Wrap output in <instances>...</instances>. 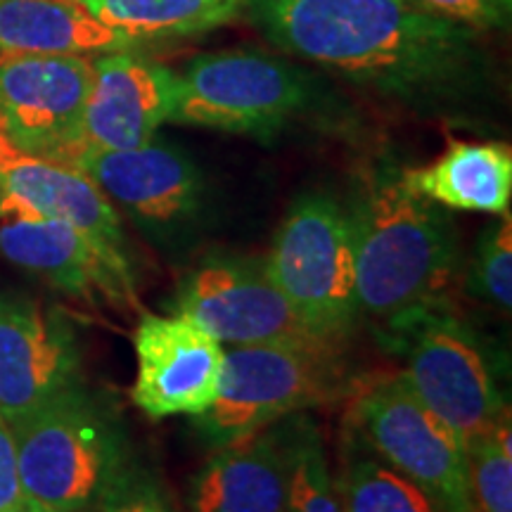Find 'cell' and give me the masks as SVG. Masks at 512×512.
Masks as SVG:
<instances>
[{
    "mask_svg": "<svg viewBox=\"0 0 512 512\" xmlns=\"http://www.w3.org/2000/svg\"><path fill=\"white\" fill-rule=\"evenodd\" d=\"M81 384V347L69 320L27 297L0 294V415L27 418Z\"/></svg>",
    "mask_w": 512,
    "mask_h": 512,
    "instance_id": "obj_13",
    "label": "cell"
},
{
    "mask_svg": "<svg viewBox=\"0 0 512 512\" xmlns=\"http://www.w3.org/2000/svg\"><path fill=\"white\" fill-rule=\"evenodd\" d=\"M403 178L444 209L503 216L512 197V150L505 143L453 140L432 164L403 169Z\"/></svg>",
    "mask_w": 512,
    "mask_h": 512,
    "instance_id": "obj_18",
    "label": "cell"
},
{
    "mask_svg": "<svg viewBox=\"0 0 512 512\" xmlns=\"http://www.w3.org/2000/svg\"><path fill=\"white\" fill-rule=\"evenodd\" d=\"M309 100V81L292 64L256 50L197 55L178 74L174 124L268 136Z\"/></svg>",
    "mask_w": 512,
    "mask_h": 512,
    "instance_id": "obj_8",
    "label": "cell"
},
{
    "mask_svg": "<svg viewBox=\"0 0 512 512\" xmlns=\"http://www.w3.org/2000/svg\"><path fill=\"white\" fill-rule=\"evenodd\" d=\"M72 164L147 230L181 228L200 211L197 166L181 150L155 138L128 150H83Z\"/></svg>",
    "mask_w": 512,
    "mask_h": 512,
    "instance_id": "obj_14",
    "label": "cell"
},
{
    "mask_svg": "<svg viewBox=\"0 0 512 512\" xmlns=\"http://www.w3.org/2000/svg\"><path fill=\"white\" fill-rule=\"evenodd\" d=\"M510 408L491 432L465 448L472 512H512Z\"/></svg>",
    "mask_w": 512,
    "mask_h": 512,
    "instance_id": "obj_23",
    "label": "cell"
},
{
    "mask_svg": "<svg viewBox=\"0 0 512 512\" xmlns=\"http://www.w3.org/2000/svg\"><path fill=\"white\" fill-rule=\"evenodd\" d=\"M10 427L22 494L43 510H100L131 465L117 415L83 384Z\"/></svg>",
    "mask_w": 512,
    "mask_h": 512,
    "instance_id": "obj_3",
    "label": "cell"
},
{
    "mask_svg": "<svg viewBox=\"0 0 512 512\" xmlns=\"http://www.w3.org/2000/svg\"><path fill=\"white\" fill-rule=\"evenodd\" d=\"M344 512H444L425 491L418 489L380 458L347 444L342 472L335 479Z\"/></svg>",
    "mask_w": 512,
    "mask_h": 512,
    "instance_id": "obj_21",
    "label": "cell"
},
{
    "mask_svg": "<svg viewBox=\"0 0 512 512\" xmlns=\"http://www.w3.org/2000/svg\"><path fill=\"white\" fill-rule=\"evenodd\" d=\"M133 46L79 0H0V57L100 55Z\"/></svg>",
    "mask_w": 512,
    "mask_h": 512,
    "instance_id": "obj_19",
    "label": "cell"
},
{
    "mask_svg": "<svg viewBox=\"0 0 512 512\" xmlns=\"http://www.w3.org/2000/svg\"><path fill=\"white\" fill-rule=\"evenodd\" d=\"M0 512H50V510H43L38 508V505L24 501L22 505H15V508H8V510H0Z\"/></svg>",
    "mask_w": 512,
    "mask_h": 512,
    "instance_id": "obj_28",
    "label": "cell"
},
{
    "mask_svg": "<svg viewBox=\"0 0 512 512\" xmlns=\"http://www.w3.org/2000/svg\"><path fill=\"white\" fill-rule=\"evenodd\" d=\"M171 313L230 347L337 349L297 316L264 261L242 256H214L192 268L178 285Z\"/></svg>",
    "mask_w": 512,
    "mask_h": 512,
    "instance_id": "obj_9",
    "label": "cell"
},
{
    "mask_svg": "<svg viewBox=\"0 0 512 512\" xmlns=\"http://www.w3.org/2000/svg\"><path fill=\"white\" fill-rule=\"evenodd\" d=\"M292 420L219 446L192 477L190 512H287Z\"/></svg>",
    "mask_w": 512,
    "mask_h": 512,
    "instance_id": "obj_17",
    "label": "cell"
},
{
    "mask_svg": "<svg viewBox=\"0 0 512 512\" xmlns=\"http://www.w3.org/2000/svg\"><path fill=\"white\" fill-rule=\"evenodd\" d=\"M472 292L498 309L510 311L512 306V221L510 214L494 223L479 238L475 259L470 266Z\"/></svg>",
    "mask_w": 512,
    "mask_h": 512,
    "instance_id": "obj_24",
    "label": "cell"
},
{
    "mask_svg": "<svg viewBox=\"0 0 512 512\" xmlns=\"http://www.w3.org/2000/svg\"><path fill=\"white\" fill-rule=\"evenodd\" d=\"M91 88L86 55L0 57V131L22 152L72 164Z\"/></svg>",
    "mask_w": 512,
    "mask_h": 512,
    "instance_id": "obj_10",
    "label": "cell"
},
{
    "mask_svg": "<svg viewBox=\"0 0 512 512\" xmlns=\"http://www.w3.org/2000/svg\"><path fill=\"white\" fill-rule=\"evenodd\" d=\"M273 46L406 102L463 86L472 29L418 0H249Z\"/></svg>",
    "mask_w": 512,
    "mask_h": 512,
    "instance_id": "obj_1",
    "label": "cell"
},
{
    "mask_svg": "<svg viewBox=\"0 0 512 512\" xmlns=\"http://www.w3.org/2000/svg\"><path fill=\"white\" fill-rule=\"evenodd\" d=\"M100 24L128 41L207 34L247 10L249 0H79Z\"/></svg>",
    "mask_w": 512,
    "mask_h": 512,
    "instance_id": "obj_20",
    "label": "cell"
},
{
    "mask_svg": "<svg viewBox=\"0 0 512 512\" xmlns=\"http://www.w3.org/2000/svg\"><path fill=\"white\" fill-rule=\"evenodd\" d=\"M131 401L150 418L207 413L221 392L226 347L190 318L145 313L133 332Z\"/></svg>",
    "mask_w": 512,
    "mask_h": 512,
    "instance_id": "obj_12",
    "label": "cell"
},
{
    "mask_svg": "<svg viewBox=\"0 0 512 512\" xmlns=\"http://www.w3.org/2000/svg\"><path fill=\"white\" fill-rule=\"evenodd\" d=\"M403 356V380L467 448L491 432L508 411L475 332L446 306L413 313L389 325Z\"/></svg>",
    "mask_w": 512,
    "mask_h": 512,
    "instance_id": "obj_6",
    "label": "cell"
},
{
    "mask_svg": "<svg viewBox=\"0 0 512 512\" xmlns=\"http://www.w3.org/2000/svg\"><path fill=\"white\" fill-rule=\"evenodd\" d=\"M27 498L22 494L17 470V446L12 427L0 415V510L22 505Z\"/></svg>",
    "mask_w": 512,
    "mask_h": 512,
    "instance_id": "obj_27",
    "label": "cell"
},
{
    "mask_svg": "<svg viewBox=\"0 0 512 512\" xmlns=\"http://www.w3.org/2000/svg\"><path fill=\"white\" fill-rule=\"evenodd\" d=\"M102 512H174L164 486L140 467L128 465L102 503Z\"/></svg>",
    "mask_w": 512,
    "mask_h": 512,
    "instance_id": "obj_25",
    "label": "cell"
},
{
    "mask_svg": "<svg viewBox=\"0 0 512 512\" xmlns=\"http://www.w3.org/2000/svg\"><path fill=\"white\" fill-rule=\"evenodd\" d=\"M287 512H344L323 439L311 420H292Z\"/></svg>",
    "mask_w": 512,
    "mask_h": 512,
    "instance_id": "obj_22",
    "label": "cell"
},
{
    "mask_svg": "<svg viewBox=\"0 0 512 512\" xmlns=\"http://www.w3.org/2000/svg\"><path fill=\"white\" fill-rule=\"evenodd\" d=\"M358 311L392 325L446 306L460 271L456 228L392 164L377 169L349 209Z\"/></svg>",
    "mask_w": 512,
    "mask_h": 512,
    "instance_id": "obj_2",
    "label": "cell"
},
{
    "mask_svg": "<svg viewBox=\"0 0 512 512\" xmlns=\"http://www.w3.org/2000/svg\"><path fill=\"white\" fill-rule=\"evenodd\" d=\"M266 273L309 328L337 344L356 325V242L349 209L335 197H299L275 233Z\"/></svg>",
    "mask_w": 512,
    "mask_h": 512,
    "instance_id": "obj_4",
    "label": "cell"
},
{
    "mask_svg": "<svg viewBox=\"0 0 512 512\" xmlns=\"http://www.w3.org/2000/svg\"><path fill=\"white\" fill-rule=\"evenodd\" d=\"M427 10L470 29H496L508 24L512 0H418Z\"/></svg>",
    "mask_w": 512,
    "mask_h": 512,
    "instance_id": "obj_26",
    "label": "cell"
},
{
    "mask_svg": "<svg viewBox=\"0 0 512 512\" xmlns=\"http://www.w3.org/2000/svg\"><path fill=\"white\" fill-rule=\"evenodd\" d=\"M354 392L337 349L233 347L226 349L221 392L197 430L219 448L247 439L275 422Z\"/></svg>",
    "mask_w": 512,
    "mask_h": 512,
    "instance_id": "obj_5",
    "label": "cell"
},
{
    "mask_svg": "<svg viewBox=\"0 0 512 512\" xmlns=\"http://www.w3.org/2000/svg\"><path fill=\"white\" fill-rule=\"evenodd\" d=\"M0 254L22 271L83 302L136 306L126 256L102 247L72 223L31 214L0 197Z\"/></svg>",
    "mask_w": 512,
    "mask_h": 512,
    "instance_id": "obj_11",
    "label": "cell"
},
{
    "mask_svg": "<svg viewBox=\"0 0 512 512\" xmlns=\"http://www.w3.org/2000/svg\"><path fill=\"white\" fill-rule=\"evenodd\" d=\"M351 432L444 512H472L465 448L401 373L354 387Z\"/></svg>",
    "mask_w": 512,
    "mask_h": 512,
    "instance_id": "obj_7",
    "label": "cell"
},
{
    "mask_svg": "<svg viewBox=\"0 0 512 512\" xmlns=\"http://www.w3.org/2000/svg\"><path fill=\"white\" fill-rule=\"evenodd\" d=\"M178 74L131 50L93 60V88L83 117V150H128L150 143L171 121Z\"/></svg>",
    "mask_w": 512,
    "mask_h": 512,
    "instance_id": "obj_15",
    "label": "cell"
},
{
    "mask_svg": "<svg viewBox=\"0 0 512 512\" xmlns=\"http://www.w3.org/2000/svg\"><path fill=\"white\" fill-rule=\"evenodd\" d=\"M0 197L46 219L67 221L126 256L117 207L74 164L22 152L0 131Z\"/></svg>",
    "mask_w": 512,
    "mask_h": 512,
    "instance_id": "obj_16",
    "label": "cell"
}]
</instances>
